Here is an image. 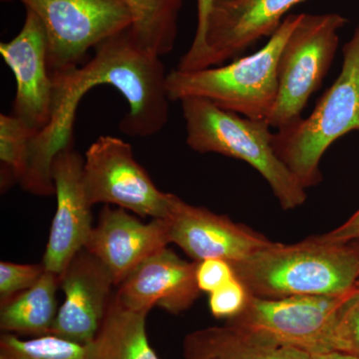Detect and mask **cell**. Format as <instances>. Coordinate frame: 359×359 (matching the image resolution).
<instances>
[{"label":"cell","instance_id":"1","mask_svg":"<svg viewBox=\"0 0 359 359\" xmlns=\"http://www.w3.org/2000/svg\"><path fill=\"white\" fill-rule=\"evenodd\" d=\"M83 65L52 71L51 117L32 137L20 186L36 196L55 194L51 166L55 156L73 145V127L82 98L96 86L117 89L129 110L119 124L123 134L139 138L154 136L169 119L166 68L161 57L137 45L129 29L97 45Z\"/></svg>","mask_w":359,"mask_h":359},{"label":"cell","instance_id":"2","mask_svg":"<svg viewBox=\"0 0 359 359\" xmlns=\"http://www.w3.org/2000/svg\"><path fill=\"white\" fill-rule=\"evenodd\" d=\"M231 264L250 294L261 299L340 294L359 283V245L318 237L294 245L273 243Z\"/></svg>","mask_w":359,"mask_h":359},{"label":"cell","instance_id":"3","mask_svg":"<svg viewBox=\"0 0 359 359\" xmlns=\"http://www.w3.org/2000/svg\"><path fill=\"white\" fill-rule=\"evenodd\" d=\"M301 15L290 13L263 48L249 56L205 69L170 71V100L205 99L221 109L250 119L268 120L278 97L280 53Z\"/></svg>","mask_w":359,"mask_h":359},{"label":"cell","instance_id":"4","mask_svg":"<svg viewBox=\"0 0 359 359\" xmlns=\"http://www.w3.org/2000/svg\"><path fill=\"white\" fill-rule=\"evenodd\" d=\"M180 103L189 147L202 154L215 153L248 163L264 177L283 209L304 205L306 188L276 155L266 120L250 119L205 99L187 98Z\"/></svg>","mask_w":359,"mask_h":359},{"label":"cell","instance_id":"5","mask_svg":"<svg viewBox=\"0 0 359 359\" xmlns=\"http://www.w3.org/2000/svg\"><path fill=\"white\" fill-rule=\"evenodd\" d=\"M342 52L341 71L311 114L273 133L276 155L306 189L320 183V161L327 149L359 131V23Z\"/></svg>","mask_w":359,"mask_h":359},{"label":"cell","instance_id":"6","mask_svg":"<svg viewBox=\"0 0 359 359\" xmlns=\"http://www.w3.org/2000/svg\"><path fill=\"white\" fill-rule=\"evenodd\" d=\"M346 23L339 13H302L278 60V97L266 120L271 128L282 129L302 118L309 98L332 67L339 32Z\"/></svg>","mask_w":359,"mask_h":359},{"label":"cell","instance_id":"7","mask_svg":"<svg viewBox=\"0 0 359 359\" xmlns=\"http://www.w3.org/2000/svg\"><path fill=\"white\" fill-rule=\"evenodd\" d=\"M358 285L340 294L276 299L252 297L245 311L229 323L255 330L309 354L341 353L340 316Z\"/></svg>","mask_w":359,"mask_h":359},{"label":"cell","instance_id":"8","mask_svg":"<svg viewBox=\"0 0 359 359\" xmlns=\"http://www.w3.org/2000/svg\"><path fill=\"white\" fill-rule=\"evenodd\" d=\"M18 1L39 16L48 39L50 71L80 65L89 49L129 29L133 16L125 0H2Z\"/></svg>","mask_w":359,"mask_h":359},{"label":"cell","instance_id":"9","mask_svg":"<svg viewBox=\"0 0 359 359\" xmlns=\"http://www.w3.org/2000/svg\"><path fill=\"white\" fill-rule=\"evenodd\" d=\"M82 180L91 205H114L136 216L166 219L171 194L156 187L121 138L104 135L85 153Z\"/></svg>","mask_w":359,"mask_h":359},{"label":"cell","instance_id":"10","mask_svg":"<svg viewBox=\"0 0 359 359\" xmlns=\"http://www.w3.org/2000/svg\"><path fill=\"white\" fill-rule=\"evenodd\" d=\"M170 241L195 262L223 259L231 264L249 259L273 242L244 224L188 204L171 194L169 212Z\"/></svg>","mask_w":359,"mask_h":359},{"label":"cell","instance_id":"11","mask_svg":"<svg viewBox=\"0 0 359 359\" xmlns=\"http://www.w3.org/2000/svg\"><path fill=\"white\" fill-rule=\"evenodd\" d=\"M308 0H214L198 70L237 59L250 46L278 29L290 11Z\"/></svg>","mask_w":359,"mask_h":359},{"label":"cell","instance_id":"12","mask_svg":"<svg viewBox=\"0 0 359 359\" xmlns=\"http://www.w3.org/2000/svg\"><path fill=\"white\" fill-rule=\"evenodd\" d=\"M0 54L16 81L11 114L40 131L50 120L53 80L46 30L36 14L26 11L20 33L11 41L0 43Z\"/></svg>","mask_w":359,"mask_h":359},{"label":"cell","instance_id":"13","mask_svg":"<svg viewBox=\"0 0 359 359\" xmlns=\"http://www.w3.org/2000/svg\"><path fill=\"white\" fill-rule=\"evenodd\" d=\"M84 158L72 146L54 158L51 176L55 186L56 212L45 250V269L60 275L84 249L92 224V205L85 195L82 171Z\"/></svg>","mask_w":359,"mask_h":359},{"label":"cell","instance_id":"14","mask_svg":"<svg viewBox=\"0 0 359 359\" xmlns=\"http://www.w3.org/2000/svg\"><path fill=\"white\" fill-rule=\"evenodd\" d=\"M115 283L107 268L82 249L59 275L65 299L51 334L88 346L95 339L107 311Z\"/></svg>","mask_w":359,"mask_h":359},{"label":"cell","instance_id":"15","mask_svg":"<svg viewBox=\"0 0 359 359\" xmlns=\"http://www.w3.org/2000/svg\"><path fill=\"white\" fill-rule=\"evenodd\" d=\"M171 244L166 219L143 223L121 208L104 205L85 249L107 268L120 285L142 263Z\"/></svg>","mask_w":359,"mask_h":359},{"label":"cell","instance_id":"16","mask_svg":"<svg viewBox=\"0 0 359 359\" xmlns=\"http://www.w3.org/2000/svg\"><path fill=\"white\" fill-rule=\"evenodd\" d=\"M197 262L189 263L165 248L142 263L119 285L115 297L124 308L149 313L154 306L178 314L199 297Z\"/></svg>","mask_w":359,"mask_h":359},{"label":"cell","instance_id":"17","mask_svg":"<svg viewBox=\"0 0 359 359\" xmlns=\"http://www.w3.org/2000/svg\"><path fill=\"white\" fill-rule=\"evenodd\" d=\"M311 355L229 323L194 332L184 341V359H311Z\"/></svg>","mask_w":359,"mask_h":359},{"label":"cell","instance_id":"18","mask_svg":"<svg viewBox=\"0 0 359 359\" xmlns=\"http://www.w3.org/2000/svg\"><path fill=\"white\" fill-rule=\"evenodd\" d=\"M147 316L124 308L113 295L95 339L89 344V359H160L149 342Z\"/></svg>","mask_w":359,"mask_h":359},{"label":"cell","instance_id":"19","mask_svg":"<svg viewBox=\"0 0 359 359\" xmlns=\"http://www.w3.org/2000/svg\"><path fill=\"white\" fill-rule=\"evenodd\" d=\"M59 275L45 269L29 290L1 302L0 328L6 334L36 337L51 334L57 316Z\"/></svg>","mask_w":359,"mask_h":359},{"label":"cell","instance_id":"20","mask_svg":"<svg viewBox=\"0 0 359 359\" xmlns=\"http://www.w3.org/2000/svg\"><path fill=\"white\" fill-rule=\"evenodd\" d=\"M133 25L130 27L137 45L151 55L162 57L174 50L179 14L185 0H125Z\"/></svg>","mask_w":359,"mask_h":359},{"label":"cell","instance_id":"21","mask_svg":"<svg viewBox=\"0 0 359 359\" xmlns=\"http://www.w3.org/2000/svg\"><path fill=\"white\" fill-rule=\"evenodd\" d=\"M0 359H89V344L83 346L54 334L22 339L4 334L0 337Z\"/></svg>","mask_w":359,"mask_h":359},{"label":"cell","instance_id":"22","mask_svg":"<svg viewBox=\"0 0 359 359\" xmlns=\"http://www.w3.org/2000/svg\"><path fill=\"white\" fill-rule=\"evenodd\" d=\"M36 130L13 114L0 115L1 187L20 182L25 175L28 149Z\"/></svg>","mask_w":359,"mask_h":359},{"label":"cell","instance_id":"23","mask_svg":"<svg viewBox=\"0 0 359 359\" xmlns=\"http://www.w3.org/2000/svg\"><path fill=\"white\" fill-rule=\"evenodd\" d=\"M43 264L0 263V302L29 290L43 275Z\"/></svg>","mask_w":359,"mask_h":359},{"label":"cell","instance_id":"24","mask_svg":"<svg viewBox=\"0 0 359 359\" xmlns=\"http://www.w3.org/2000/svg\"><path fill=\"white\" fill-rule=\"evenodd\" d=\"M252 297L245 283L236 276L210 294V311L215 318L231 320L245 311Z\"/></svg>","mask_w":359,"mask_h":359},{"label":"cell","instance_id":"25","mask_svg":"<svg viewBox=\"0 0 359 359\" xmlns=\"http://www.w3.org/2000/svg\"><path fill=\"white\" fill-rule=\"evenodd\" d=\"M214 4V0H197V28L192 45L189 50L180 59L177 69L183 71L198 70L201 61L204 57L205 36H207L208 20Z\"/></svg>","mask_w":359,"mask_h":359},{"label":"cell","instance_id":"26","mask_svg":"<svg viewBox=\"0 0 359 359\" xmlns=\"http://www.w3.org/2000/svg\"><path fill=\"white\" fill-rule=\"evenodd\" d=\"M236 276L233 264L226 259H207L197 262L196 280L201 292L210 294Z\"/></svg>","mask_w":359,"mask_h":359},{"label":"cell","instance_id":"27","mask_svg":"<svg viewBox=\"0 0 359 359\" xmlns=\"http://www.w3.org/2000/svg\"><path fill=\"white\" fill-rule=\"evenodd\" d=\"M339 340L341 353L359 355V285L342 309Z\"/></svg>","mask_w":359,"mask_h":359},{"label":"cell","instance_id":"28","mask_svg":"<svg viewBox=\"0 0 359 359\" xmlns=\"http://www.w3.org/2000/svg\"><path fill=\"white\" fill-rule=\"evenodd\" d=\"M318 238L334 244H349L353 241L359 242V210L339 228L325 235L318 236Z\"/></svg>","mask_w":359,"mask_h":359},{"label":"cell","instance_id":"29","mask_svg":"<svg viewBox=\"0 0 359 359\" xmlns=\"http://www.w3.org/2000/svg\"><path fill=\"white\" fill-rule=\"evenodd\" d=\"M311 359H359V355L339 353V351H332V353L311 354Z\"/></svg>","mask_w":359,"mask_h":359}]
</instances>
